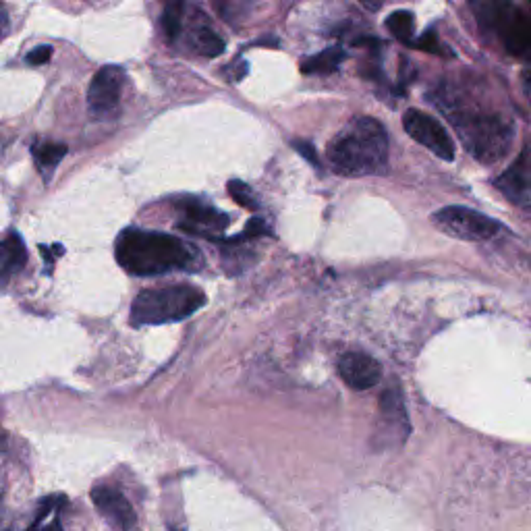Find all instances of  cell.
I'll return each mask as SVG.
<instances>
[{"label":"cell","mask_w":531,"mask_h":531,"mask_svg":"<svg viewBox=\"0 0 531 531\" xmlns=\"http://www.w3.org/2000/svg\"><path fill=\"white\" fill-rule=\"evenodd\" d=\"M229 193L233 195V200L239 204V206H243V208H247V210H258L260 208V202H258V198H256V193H254V189H251L247 183H243V181H231L229 183Z\"/></svg>","instance_id":"obj_22"},{"label":"cell","mask_w":531,"mask_h":531,"mask_svg":"<svg viewBox=\"0 0 531 531\" xmlns=\"http://www.w3.org/2000/svg\"><path fill=\"white\" fill-rule=\"evenodd\" d=\"M183 0H162V30L171 42L177 40L181 34V23H183Z\"/></svg>","instance_id":"obj_18"},{"label":"cell","mask_w":531,"mask_h":531,"mask_svg":"<svg viewBox=\"0 0 531 531\" xmlns=\"http://www.w3.org/2000/svg\"><path fill=\"white\" fill-rule=\"evenodd\" d=\"M32 154H34V160H36V166L40 169V173L48 181L52 171L57 169L59 162L65 158L67 146L57 144V142H36L32 146Z\"/></svg>","instance_id":"obj_17"},{"label":"cell","mask_w":531,"mask_h":531,"mask_svg":"<svg viewBox=\"0 0 531 531\" xmlns=\"http://www.w3.org/2000/svg\"><path fill=\"white\" fill-rule=\"evenodd\" d=\"M27 262V251L23 239L13 233L5 241H0V285H5L7 281L25 266Z\"/></svg>","instance_id":"obj_14"},{"label":"cell","mask_w":531,"mask_h":531,"mask_svg":"<svg viewBox=\"0 0 531 531\" xmlns=\"http://www.w3.org/2000/svg\"><path fill=\"white\" fill-rule=\"evenodd\" d=\"M328 160L343 177L380 175L388 164L386 129L372 117H357L330 142Z\"/></svg>","instance_id":"obj_2"},{"label":"cell","mask_w":531,"mask_h":531,"mask_svg":"<svg viewBox=\"0 0 531 531\" xmlns=\"http://www.w3.org/2000/svg\"><path fill=\"white\" fill-rule=\"evenodd\" d=\"M378 430L376 436L380 438L382 446H401L409 432V415L405 409V401L397 388H388L380 397V411H378Z\"/></svg>","instance_id":"obj_8"},{"label":"cell","mask_w":531,"mask_h":531,"mask_svg":"<svg viewBox=\"0 0 531 531\" xmlns=\"http://www.w3.org/2000/svg\"><path fill=\"white\" fill-rule=\"evenodd\" d=\"M471 13L484 34L505 38L521 9L513 0H471Z\"/></svg>","instance_id":"obj_9"},{"label":"cell","mask_w":531,"mask_h":531,"mask_svg":"<svg viewBox=\"0 0 531 531\" xmlns=\"http://www.w3.org/2000/svg\"><path fill=\"white\" fill-rule=\"evenodd\" d=\"M229 222L231 220L225 212H218L216 208L191 202V204H185V214H183V220L179 222V229L193 233V235L216 239L218 233L227 231Z\"/></svg>","instance_id":"obj_12"},{"label":"cell","mask_w":531,"mask_h":531,"mask_svg":"<svg viewBox=\"0 0 531 531\" xmlns=\"http://www.w3.org/2000/svg\"><path fill=\"white\" fill-rule=\"evenodd\" d=\"M193 48L195 52H200L202 57L216 59L225 52V40H222L216 32H212L210 27H200V30L193 34Z\"/></svg>","instance_id":"obj_19"},{"label":"cell","mask_w":531,"mask_h":531,"mask_svg":"<svg viewBox=\"0 0 531 531\" xmlns=\"http://www.w3.org/2000/svg\"><path fill=\"white\" fill-rule=\"evenodd\" d=\"M411 46H415L417 50H422V52H430V54H446V50L440 48L438 32L434 30V27H430V30H426V32H424L422 36H419L417 40H413Z\"/></svg>","instance_id":"obj_23"},{"label":"cell","mask_w":531,"mask_h":531,"mask_svg":"<svg viewBox=\"0 0 531 531\" xmlns=\"http://www.w3.org/2000/svg\"><path fill=\"white\" fill-rule=\"evenodd\" d=\"M529 42H531V23L529 17L521 11L515 23L511 25V30L507 32V36L502 38V44H505L511 57H525L529 50Z\"/></svg>","instance_id":"obj_16"},{"label":"cell","mask_w":531,"mask_h":531,"mask_svg":"<svg viewBox=\"0 0 531 531\" xmlns=\"http://www.w3.org/2000/svg\"><path fill=\"white\" fill-rule=\"evenodd\" d=\"M388 32L393 34L399 42L411 46L413 42V30H415V17L411 11H395L386 19Z\"/></svg>","instance_id":"obj_20"},{"label":"cell","mask_w":531,"mask_h":531,"mask_svg":"<svg viewBox=\"0 0 531 531\" xmlns=\"http://www.w3.org/2000/svg\"><path fill=\"white\" fill-rule=\"evenodd\" d=\"M121 268L133 276H158L175 270L202 268V256L183 239L156 231L127 229L115 243Z\"/></svg>","instance_id":"obj_1"},{"label":"cell","mask_w":531,"mask_h":531,"mask_svg":"<svg viewBox=\"0 0 531 531\" xmlns=\"http://www.w3.org/2000/svg\"><path fill=\"white\" fill-rule=\"evenodd\" d=\"M0 521H3V507H0Z\"/></svg>","instance_id":"obj_28"},{"label":"cell","mask_w":531,"mask_h":531,"mask_svg":"<svg viewBox=\"0 0 531 531\" xmlns=\"http://www.w3.org/2000/svg\"><path fill=\"white\" fill-rule=\"evenodd\" d=\"M50 57H52V46H38L30 54H27L25 61L34 67H40V65H46L50 61Z\"/></svg>","instance_id":"obj_24"},{"label":"cell","mask_w":531,"mask_h":531,"mask_svg":"<svg viewBox=\"0 0 531 531\" xmlns=\"http://www.w3.org/2000/svg\"><path fill=\"white\" fill-rule=\"evenodd\" d=\"M432 222L436 225V229H440L449 237L461 241H475V243L494 239L502 231V225L494 218L463 206H449L438 210L432 216Z\"/></svg>","instance_id":"obj_5"},{"label":"cell","mask_w":531,"mask_h":531,"mask_svg":"<svg viewBox=\"0 0 531 531\" xmlns=\"http://www.w3.org/2000/svg\"><path fill=\"white\" fill-rule=\"evenodd\" d=\"M496 187L502 195L517 204L527 208L529 206V164H527V148L521 152L519 160L511 166L507 173H502L496 179Z\"/></svg>","instance_id":"obj_13"},{"label":"cell","mask_w":531,"mask_h":531,"mask_svg":"<svg viewBox=\"0 0 531 531\" xmlns=\"http://www.w3.org/2000/svg\"><path fill=\"white\" fill-rule=\"evenodd\" d=\"M345 59H347V52L341 46H332L316 54V57L305 59L301 63V71L305 75H330V73L339 71Z\"/></svg>","instance_id":"obj_15"},{"label":"cell","mask_w":531,"mask_h":531,"mask_svg":"<svg viewBox=\"0 0 531 531\" xmlns=\"http://www.w3.org/2000/svg\"><path fill=\"white\" fill-rule=\"evenodd\" d=\"M339 374L349 388L368 390L380 382L382 368L374 357L351 351L339 359Z\"/></svg>","instance_id":"obj_11"},{"label":"cell","mask_w":531,"mask_h":531,"mask_svg":"<svg viewBox=\"0 0 531 531\" xmlns=\"http://www.w3.org/2000/svg\"><path fill=\"white\" fill-rule=\"evenodd\" d=\"M403 127L411 139H415L419 146L428 148L440 160H446V162L455 160L453 139L449 131H446L434 117L422 113V110L411 108L403 117Z\"/></svg>","instance_id":"obj_7"},{"label":"cell","mask_w":531,"mask_h":531,"mask_svg":"<svg viewBox=\"0 0 531 531\" xmlns=\"http://www.w3.org/2000/svg\"><path fill=\"white\" fill-rule=\"evenodd\" d=\"M293 148H295L305 160H310V162L316 166V169H320L318 154H316V150H314L310 144H307V142H293Z\"/></svg>","instance_id":"obj_25"},{"label":"cell","mask_w":531,"mask_h":531,"mask_svg":"<svg viewBox=\"0 0 531 531\" xmlns=\"http://www.w3.org/2000/svg\"><path fill=\"white\" fill-rule=\"evenodd\" d=\"M125 88V71L117 65L102 67L88 90V108L96 119H113L119 113Z\"/></svg>","instance_id":"obj_6"},{"label":"cell","mask_w":531,"mask_h":531,"mask_svg":"<svg viewBox=\"0 0 531 531\" xmlns=\"http://www.w3.org/2000/svg\"><path fill=\"white\" fill-rule=\"evenodd\" d=\"M446 115L451 117L455 129L467 150L480 162H496L505 158L513 144V125L494 113H480L461 106H444Z\"/></svg>","instance_id":"obj_3"},{"label":"cell","mask_w":531,"mask_h":531,"mask_svg":"<svg viewBox=\"0 0 531 531\" xmlns=\"http://www.w3.org/2000/svg\"><path fill=\"white\" fill-rule=\"evenodd\" d=\"M206 303V295L189 285L162 287L139 293L131 305L133 326H160L189 318Z\"/></svg>","instance_id":"obj_4"},{"label":"cell","mask_w":531,"mask_h":531,"mask_svg":"<svg viewBox=\"0 0 531 531\" xmlns=\"http://www.w3.org/2000/svg\"><path fill=\"white\" fill-rule=\"evenodd\" d=\"M92 502L106 523L115 529H133L137 519L129 500L115 488L98 486L92 490Z\"/></svg>","instance_id":"obj_10"},{"label":"cell","mask_w":531,"mask_h":531,"mask_svg":"<svg viewBox=\"0 0 531 531\" xmlns=\"http://www.w3.org/2000/svg\"><path fill=\"white\" fill-rule=\"evenodd\" d=\"M9 32H11V17L3 5V0H0V42L9 36Z\"/></svg>","instance_id":"obj_26"},{"label":"cell","mask_w":531,"mask_h":531,"mask_svg":"<svg viewBox=\"0 0 531 531\" xmlns=\"http://www.w3.org/2000/svg\"><path fill=\"white\" fill-rule=\"evenodd\" d=\"M65 505V496H48L40 502V509L36 513V519L34 523L30 525L32 529H38V527H48V519H54L57 521L59 513H61V507ZM59 523V521H57ZM61 525V523H59Z\"/></svg>","instance_id":"obj_21"},{"label":"cell","mask_w":531,"mask_h":531,"mask_svg":"<svg viewBox=\"0 0 531 531\" xmlns=\"http://www.w3.org/2000/svg\"><path fill=\"white\" fill-rule=\"evenodd\" d=\"M359 5H361L363 9H368V11L376 13V11H380V9H382L384 0H359Z\"/></svg>","instance_id":"obj_27"}]
</instances>
